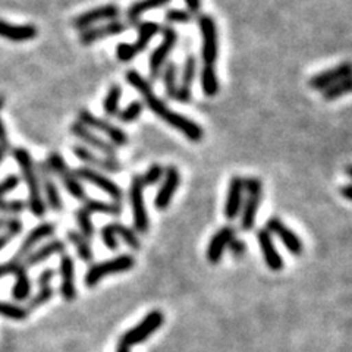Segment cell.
<instances>
[{"instance_id":"1","label":"cell","mask_w":352,"mask_h":352,"mask_svg":"<svg viewBox=\"0 0 352 352\" xmlns=\"http://www.w3.org/2000/svg\"><path fill=\"white\" fill-rule=\"evenodd\" d=\"M143 99H144V106H147V108L150 109V112H153L159 119H162L169 126H172L174 130L179 131L184 137H187L189 141L200 143L202 140V137H204L202 128L193 119L187 117L185 115L174 112L162 99L157 97L154 90L144 94Z\"/></svg>"},{"instance_id":"2","label":"cell","mask_w":352,"mask_h":352,"mask_svg":"<svg viewBox=\"0 0 352 352\" xmlns=\"http://www.w3.org/2000/svg\"><path fill=\"white\" fill-rule=\"evenodd\" d=\"M12 156L16 160V163L19 166L21 175H23L25 184L28 187V202L27 206L30 211L33 213L36 218H43L46 215V204L45 200H43L41 196V188H40V179L37 174V167L33 157H31L30 152L27 148L18 147L12 150Z\"/></svg>"},{"instance_id":"3","label":"cell","mask_w":352,"mask_h":352,"mask_svg":"<svg viewBox=\"0 0 352 352\" xmlns=\"http://www.w3.org/2000/svg\"><path fill=\"white\" fill-rule=\"evenodd\" d=\"M165 323V314L160 310H153L148 313L140 323L132 329L126 330L121 336L119 342L116 345V352H131L135 345L144 344L145 340L153 336L157 330Z\"/></svg>"},{"instance_id":"4","label":"cell","mask_w":352,"mask_h":352,"mask_svg":"<svg viewBox=\"0 0 352 352\" xmlns=\"http://www.w3.org/2000/svg\"><path fill=\"white\" fill-rule=\"evenodd\" d=\"M244 201L241 207V229L244 232H250L255 226L259 209L263 200V184L259 178L250 176L244 179Z\"/></svg>"},{"instance_id":"5","label":"cell","mask_w":352,"mask_h":352,"mask_svg":"<svg viewBox=\"0 0 352 352\" xmlns=\"http://www.w3.org/2000/svg\"><path fill=\"white\" fill-rule=\"evenodd\" d=\"M135 264H137V260L131 254H121L110 260L95 263L90 266V269L87 270V273H85L84 283L87 288H94L97 286L104 277L132 270Z\"/></svg>"},{"instance_id":"6","label":"cell","mask_w":352,"mask_h":352,"mask_svg":"<svg viewBox=\"0 0 352 352\" xmlns=\"http://www.w3.org/2000/svg\"><path fill=\"white\" fill-rule=\"evenodd\" d=\"M46 163L50 169V172L55 178H59L62 180L63 187L68 191L73 198L78 201H84L87 198V193H85V188L81 180L73 174V170L69 169L67 160L58 152H53L49 154Z\"/></svg>"},{"instance_id":"7","label":"cell","mask_w":352,"mask_h":352,"mask_svg":"<svg viewBox=\"0 0 352 352\" xmlns=\"http://www.w3.org/2000/svg\"><path fill=\"white\" fill-rule=\"evenodd\" d=\"M160 33H162V41L159 43V46L152 51L150 59H148V72H150V78L153 81L159 78L165 63L169 60L170 53L178 43V33L174 27L166 25L160 30Z\"/></svg>"},{"instance_id":"8","label":"cell","mask_w":352,"mask_h":352,"mask_svg":"<svg viewBox=\"0 0 352 352\" xmlns=\"http://www.w3.org/2000/svg\"><path fill=\"white\" fill-rule=\"evenodd\" d=\"M198 27L202 37L201 59L206 67H216L219 56V34L216 21L210 15H201L198 18Z\"/></svg>"},{"instance_id":"9","label":"cell","mask_w":352,"mask_h":352,"mask_svg":"<svg viewBox=\"0 0 352 352\" xmlns=\"http://www.w3.org/2000/svg\"><path fill=\"white\" fill-rule=\"evenodd\" d=\"M73 174L75 176L84 183H87L95 188H99L100 191L106 196H109L112 198V201L115 202H122L124 200V191L122 188L117 185L112 178H109L106 174L100 172V170H95L87 166H81L78 169L73 170Z\"/></svg>"},{"instance_id":"10","label":"cell","mask_w":352,"mask_h":352,"mask_svg":"<svg viewBox=\"0 0 352 352\" xmlns=\"http://www.w3.org/2000/svg\"><path fill=\"white\" fill-rule=\"evenodd\" d=\"M78 121L84 124L87 128H90L91 131H99L108 137V140L110 144L115 147H124L128 144V135L121 128H117L116 125L110 124L109 121L103 119V117L95 116L87 109H82L78 113Z\"/></svg>"},{"instance_id":"11","label":"cell","mask_w":352,"mask_h":352,"mask_svg":"<svg viewBox=\"0 0 352 352\" xmlns=\"http://www.w3.org/2000/svg\"><path fill=\"white\" fill-rule=\"evenodd\" d=\"M130 202L132 209L134 231L137 233H145L150 228V219H148L147 206L144 200V185L140 175H134L130 185Z\"/></svg>"},{"instance_id":"12","label":"cell","mask_w":352,"mask_h":352,"mask_svg":"<svg viewBox=\"0 0 352 352\" xmlns=\"http://www.w3.org/2000/svg\"><path fill=\"white\" fill-rule=\"evenodd\" d=\"M69 131L73 137L78 138L84 147L90 148V150H93V152L103 153V156H106V157L116 159V147L113 144H110L109 141L103 140L102 137H99L97 134L91 131L90 128H87L80 121L73 122L69 126Z\"/></svg>"},{"instance_id":"13","label":"cell","mask_w":352,"mask_h":352,"mask_svg":"<svg viewBox=\"0 0 352 352\" xmlns=\"http://www.w3.org/2000/svg\"><path fill=\"white\" fill-rule=\"evenodd\" d=\"M72 152L75 154V157L80 160L84 166L100 170L103 174H117L122 172V165L117 159H110L106 156H99L97 153H94L90 148L81 145H73Z\"/></svg>"},{"instance_id":"14","label":"cell","mask_w":352,"mask_h":352,"mask_svg":"<svg viewBox=\"0 0 352 352\" xmlns=\"http://www.w3.org/2000/svg\"><path fill=\"white\" fill-rule=\"evenodd\" d=\"M37 167V174L40 179L41 196H45V204L55 213H60L63 210V200L60 191L55 183V176L50 172V169L46 162H40Z\"/></svg>"},{"instance_id":"15","label":"cell","mask_w":352,"mask_h":352,"mask_svg":"<svg viewBox=\"0 0 352 352\" xmlns=\"http://www.w3.org/2000/svg\"><path fill=\"white\" fill-rule=\"evenodd\" d=\"M121 15V8L117 5L109 3V5H102L94 9L87 10V12H82L78 16L72 19L73 28L80 31H84L87 28L94 27L99 23H109V21L117 19Z\"/></svg>"},{"instance_id":"16","label":"cell","mask_w":352,"mask_h":352,"mask_svg":"<svg viewBox=\"0 0 352 352\" xmlns=\"http://www.w3.org/2000/svg\"><path fill=\"white\" fill-rule=\"evenodd\" d=\"M270 233L272 237L279 238L282 244L285 245V248L290 251L292 255H301L304 251V244L301 238L286 225V223L279 219V218H270L268 222H266V228Z\"/></svg>"},{"instance_id":"17","label":"cell","mask_w":352,"mask_h":352,"mask_svg":"<svg viewBox=\"0 0 352 352\" xmlns=\"http://www.w3.org/2000/svg\"><path fill=\"white\" fill-rule=\"evenodd\" d=\"M179 185H180L179 169L175 165L167 166L165 169L162 185H160L154 198V207L157 210H166L170 206V202H172Z\"/></svg>"},{"instance_id":"18","label":"cell","mask_w":352,"mask_h":352,"mask_svg":"<svg viewBox=\"0 0 352 352\" xmlns=\"http://www.w3.org/2000/svg\"><path fill=\"white\" fill-rule=\"evenodd\" d=\"M59 273H60V288L59 292L63 300L72 303L77 300V277H75V261L69 254H62L59 263Z\"/></svg>"},{"instance_id":"19","label":"cell","mask_w":352,"mask_h":352,"mask_svg":"<svg viewBox=\"0 0 352 352\" xmlns=\"http://www.w3.org/2000/svg\"><path fill=\"white\" fill-rule=\"evenodd\" d=\"M55 233H56V225L53 222H45V223H41V225L36 226L34 229H31L25 235L23 242H21V247L16 251L14 260L23 261L31 251L36 250V247H38V244L41 241L51 238Z\"/></svg>"},{"instance_id":"20","label":"cell","mask_w":352,"mask_h":352,"mask_svg":"<svg viewBox=\"0 0 352 352\" xmlns=\"http://www.w3.org/2000/svg\"><path fill=\"white\" fill-rule=\"evenodd\" d=\"M126 28H128V24L124 23V21L113 19V21H109V23H106V24L94 25L91 28L81 31L80 43L84 46H90V45H93V43L102 41L104 38L119 36V34L124 33V31H126Z\"/></svg>"},{"instance_id":"21","label":"cell","mask_w":352,"mask_h":352,"mask_svg":"<svg viewBox=\"0 0 352 352\" xmlns=\"http://www.w3.org/2000/svg\"><path fill=\"white\" fill-rule=\"evenodd\" d=\"M235 237H237V231H235L233 226L226 225L220 228L209 241L207 251H206L207 261L213 266L219 264L223 259V254L228 251L229 244Z\"/></svg>"},{"instance_id":"22","label":"cell","mask_w":352,"mask_h":352,"mask_svg":"<svg viewBox=\"0 0 352 352\" xmlns=\"http://www.w3.org/2000/svg\"><path fill=\"white\" fill-rule=\"evenodd\" d=\"M255 235H257V242L261 250L266 266H268L272 272H282L285 268V261L282 259L281 253L276 248L272 233L268 229L263 228V229H259Z\"/></svg>"},{"instance_id":"23","label":"cell","mask_w":352,"mask_h":352,"mask_svg":"<svg viewBox=\"0 0 352 352\" xmlns=\"http://www.w3.org/2000/svg\"><path fill=\"white\" fill-rule=\"evenodd\" d=\"M197 75V58L194 55H188L185 58L183 71L178 82L176 100L179 103H189L193 99V85Z\"/></svg>"},{"instance_id":"24","label":"cell","mask_w":352,"mask_h":352,"mask_svg":"<svg viewBox=\"0 0 352 352\" xmlns=\"http://www.w3.org/2000/svg\"><path fill=\"white\" fill-rule=\"evenodd\" d=\"M242 201H244V178H241L239 175H233L229 183L225 207H223V215H225L226 220L232 222L239 216Z\"/></svg>"},{"instance_id":"25","label":"cell","mask_w":352,"mask_h":352,"mask_svg":"<svg viewBox=\"0 0 352 352\" xmlns=\"http://www.w3.org/2000/svg\"><path fill=\"white\" fill-rule=\"evenodd\" d=\"M348 77H351V62L347 60V62L339 63V65L333 68L317 73V75H314L308 84H310V87L313 90L325 91L326 89L330 87V85H333Z\"/></svg>"},{"instance_id":"26","label":"cell","mask_w":352,"mask_h":352,"mask_svg":"<svg viewBox=\"0 0 352 352\" xmlns=\"http://www.w3.org/2000/svg\"><path fill=\"white\" fill-rule=\"evenodd\" d=\"M65 250H67V244L62 239H51L45 245H41V247H37L36 250L31 251L21 263H23L25 269L34 268V266L49 260L50 257H53V255L65 254Z\"/></svg>"},{"instance_id":"27","label":"cell","mask_w":352,"mask_h":352,"mask_svg":"<svg viewBox=\"0 0 352 352\" xmlns=\"http://www.w3.org/2000/svg\"><path fill=\"white\" fill-rule=\"evenodd\" d=\"M38 36V30L36 25H14L8 21L0 19V38H5L14 43L31 41Z\"/></svg>"},{"instance_id":"28","label":"cell","mask_w":352,"mask_h":352,"mask_svg":"<svg viewBox=\"0 0 352 352\" xmlns=\"http://www.w3.org/2000/svg\"><path fill=\"white\" fill-rule=\"evenodd\" d=\"M82 209L89 211L90 215H104L110 218H121L122 216V202H115V201H103L97 198H85L82 201Z\"/></svg>"},{"instance_id":"29","label":"cell","mask_w":352,"mask_h":352,"mask_svg":"<svg viewBox=\"0 0 352 352\" xmlns=\"http://www.w3.org/2000/svg\"><path fill=\"white\" fill-rule=\"evenodd\" d=\"M160 30H162V27L154 23V21H144V23H140L137 25L138 36L137 40L131 43L135 55H140L141 51H144L148 47L150 41L160 33Z\"/></svg>"},{"instance_id":"30","label":"cell","mask_w":352,"mask_h":352,"mask_svg":"<svg viewBox=\"0 0 352 352\" xmlns=\"http://www.w3.org/2000/svg\"><path fill=\"white\" fill-rule=\"evenodd\" d=\"M163 81V89L166 97L170 100H176V93H178V82H179V68L175 62L167 60L165 67L160 72Z\"/></svg>"},{"instance_id":"31","label":"cell","mask_w":352,"mask_h":352,"mask_svg":"<svg viewBox=\"0 0 352 352\" xmlns=\"http://www.w3.org/2000/svg\"><path fill=\"white\" fill-rule=\"evenodd\" d=\"M172 0H137L126 10V19L130 23H137L144 14H147L148 10L152 9H159L169 5Z\"/></svg>"},{"instance_id":"32","label":"cell","mask_w":352,"mask_h":352,"mask_svg":"<svg viewBox=\"0 0 352 352\" xmlns=\"http://www.w3.org/2000/svg\"><path fill=\"white\" fill-rule=\"evenodd\" d=\"M67 238L68 241L75 247V251L78 254V257L81 261L84 263H91L93 261V250H91V245L90 241L81 235L78 231H68L67 232Z\"/></svg>"},{"instance_id":"33","label":"cell","mask_w":352,"mask_h":352,"mask_svg":"<svg viewBox=\"0 0 352 352\" xmlns=\"http://www.w3.org/2000/svg\"><path fill=\"white\" fill-rule=\"evenodd\" d=\"M31 295V279L28 276L27 269H21L15 274V283L12 288V298L15 303H24L27 301Z\"/></svg>"},{"instance_id":"34","label":"cell","mask_w":352,"mask_h":352,"mask_svg":"<svg viewBox=\"0 0 352 352\" xmlns=\"http://www.w3.org/2000/svg\"><path fill=\"white\" fill-rule=\"evenodd\" d=\"M200 78H201V89L206 97H215L220 89L216 67H206V65L202 67Z\"/></svg>"},{"instance_id":"35","label":"cell","mask_w":352,"mask_h":352,"mask_svg":"<svg viewBox=\"0 0 352 352\" xmlns=\"http://www.w3.org/2000/svg\"><path fill=\"white\" fill-rule=\"evenodd\" d=\"M112 225L117 239H122L132 251H138L141 248L140 237H138V233L132 228L124 225L121 222H112Z\"/></svg>"},{"instance_id":"36","label":"cell","mask_w":352,"mask_h":352,"mask_svg":"<svg viewBox=\"0 0 352 352\" xmlns=\"http://www.w3.org/2000/svg\"><path fill=\"white\" fill-rule=\"evenodd\" d=\"M122 99V87L119 84L110 85L103 100V110L108 116H115L119 113V103Z\"/></svg>"},{"instance_id":"37","label":"cell","mask_w":352,"mask_h":352,"mask_svg":"<svg viewBox=\"0 0 352 352\" xmlns=\"http://www.w3.org/2000/svg\"><path fill=\"white\" fill-rule=\"evenodd\" d=\"M53 296H55V290H53L51 285L45 286V288H38L37 294H34L33 296H30L27 305H24V307L27 308L28 313H33V312L38 310L40 307L50 303L53 300Z\"/></svg>"},{"instance_id":"38","label":"cell","mask_w":352,"mask_h":352,"mask_svg":"<svg viewBox=\"0 0 352 352\" xmlns=\"http://www.w3.org/2000/svg\"><path fill=\"white\" fill-rule=\"evenodd\" d=\"M0 316L9 320H14V322H24V320L28 318L30 313L27 312L25 307L16 303L0 301Z\"/></svg>"},{"instance_id":"39","label":"cell","mask_w":352,"mask_h":352,"mask_svg":"<svg viewBox=\"0 0 352 352\" xmlns=\"http://www.w3.org/2000/svg\"><path fill=\"white\" fill-rule=\"evenodd\" d=\"M23 229H24L23 222L16 218H10L8 226L0 232V251H2L10 241H14L18 235L23 232Z\"/></svg>"},{"instance_id":"40","label":"cell","mask_w":352,"mask_h":352,"mask_svg":"<svg viewBox=\"0 0 352 352\" xmlns=\"http://www.w3.org/2000/svg\"><path fill=\"white\" fill-rule=\"evenodd\" d=\"M125 80L126 82L131 85V87L134 90H137L138 93H140L141 95L147 94L148 91L153 90V85L152 82L148 81L145 77H143L140 72H138L137 69H130L126 73H125Z\"/></svg>"},{"instance_id":"41","label":"cell","mask_w":352,"mask_h":352,"mask_svg":"<svg viewBox=\"0 0 352 352\" xmlns=\"http://www.w3.org/2000/svg\"><path fill=\"white\" fill-rule=\"evenodd\" d=\"M75 220L78 223V228H80V233L84 235L85 238L89 241L94 238L95 235V228H94V223L91 219V215L89 211H85L82 207L75 210Z\"/></svg>"},{"instance_id":"42","label":"cell","mask_w":352,"mask_h":352,"mask_svg":"<svg viewBox=\"0 0 352 352\" xmlns=\"http://www.w3.org/2000/svg\"><path fill=\"white\" fill-rule=\"evenodd\" d=\"M351 87H352V81H351V77H348V78H345L342 81H339V82H336L333 85H330L329 89H326L323 91V99L326 102H335V100H338L340 97H344V95L349 94Z\"/></svg>"},{"instance_id":"43","label":"cell","mask_w":352,"mask_h":352,"mask_svg":"<svg viewBox=\"0 0 352 352\" xmlns=\"http://www.w3.org/2000/svg\"><path fill=\"white\" fill-rule=\"evenodd\" d=\"M144 108H145L144 102L134 100L128 106H125V108L119 113H117V117H119V121L124 124H132L143 115Z\"/></svg>"},{"instance_id":"44","label":"cell","mask_w":352,"mask_h":352,"mask_svg":"<svg viewBox=\"0 0 352 352\" xmlns=\"http://www.w3.org/2000/svg\"><path fill=\"white\" fill-rule=\"evenodd\" d=\"M165 169L166 167L162 166L160 163H153L150 167L145 170L143 175H140L144 188L157 185L160 180L163 179V176H165Z\"/></svg>"},{"instance_id":"45","label":"cell","mask_w":352,"mask_h":352,"mask_svg":"<svg viewBox=\"0 0 352 352\" xmlns=\"http://www.w3.org/2000/svg\"><path fill=\"white\" fill-rule=\"evenodd\" d=\"M165 19L166 23L172 27L174 24H188L193 21V14L188 12L187 9H167L165 12Z\"/></svg>"},{"instance_id":"46","label":"cell","mask_w":352,"mask_h":352,"mask_svg":"<svg viewBox=\"0 0 352 352\" xmlns=\"http://www.w3.org/2000/svg\"><path fill=\"white\" fill-rule=\"evenodd\" d=\"M27 207V201L24 200L8 201L0 198V213H5V215H19V213H24Z\"/></svg>"},{"instance_id":"47","label":"cell","mask_w":352,"mask_h":352,"mask_svg":"<svg viewBox=\"0 0 352 352\" xmlns=\"http://www.w3.org/2000/svg\"><path fill=\"white\" fill-rule=\"evenodd\" d=\"M100 237H102L103 244L106 245V248L110 250V251H116L117 250V238H116V235H115L112 223H108V225L102 228Z\"/></svg>"},{"instance_id":"48","label":"cell","mask_w":352,"mask_h":352,"mask_svg":"<svg viewBox=\"0 0 352 352\" xmlns=\"http://www.w3.org/2000/svg\"><path fill=\"white\" fill-rule=\"evenodd\" d=\"M228 251L232 254V257H235L237 260H239V259H242V257H244L245 254H247V251H248V245H247V242H245L244 239L235 237V238L231 241V244H229Z\"/></svg>"},{"instance_id":"49","label":"cell","mask_w":352,"mask_h":352,"mask_svg":"<svg viewBox=\"0 0 352 352\" xmlns=\"http://www.w3.org/2000/svg\"><path fill=\"white\" fill-rule=\"evenodd\" d=\"M19 183H21V179L18 175H14V174L8 175L2 180V183H0V198H3V196H6L9 193H12L15 188H18Z\"/></svg>"},{"instance_id":"50","label":"cell","mask_w":352,"mask_h":352,"mask_svg":"<svg viewBox=\"0 0 352 352\" xmlns=\"http://www.w3.org/2000/svg\"><path fill=\"white\" fill-rule=\"evenodd\" d=\"M137 55L132 50L131 43H119L116 47V58L121 62H131Z\"/></svg>"},{"instance_id":"51","label":"cell","mask_w":352,"mask_h":352,"mask_svg":"<svg viewBox=\"0 0 352 352\" xmlns=\"http://www.w3.org/2000/svg\"><path fill=\"white\" fill-rule=\"evenodd\" d=\"M21 269H24V266L21 261H16V260H10L8 263H3L0 264V277H5V276H9V274H16Z\"/></svg>"},{"instance_id":"52","label":"cell","mask_w":352,"mask_h":352,"mask_svg":"<svg viewBox=\"0 0 352 352\" xmlns=\"http://www.w3.org/2000/svg\"><path fill=\"white\" fill-rule=\"evenodd\" d=\"M3 104H5V97H0V110H2ZM0 150H2L3 153H6L9 150V138H8V132H6V128H5L2 117H0Z\"/></svg>"},{"instance_id":"53","label":"cell","mask_w":352,"mask_h":352,"mask_svg":"<svg viewBox=\"0 0 352 352\" xmlns=\"http://www.w3.org/2000/svg\"><path fill=\"white\" fill-rule=\"evenodd\" d=\"M56 272L53 269H45L43 270L38 277H37V286L38 288H45V286H50L53 277H55Z\"/></svg>"},{"instance_id":"54","label":"cell","mask_w":352,"mask_h":352,"mask_svg":"<svg viewBox=\"0 0 352 352\" xmlns=\"http://www.w3.org/2000/svg\"><path fill=\"white\" fill-rule=\"evenodd\" d=\"M184 2H185V6H187L188 12H191L193 15L200 14V10H201V0H184Z\"/></svg>"},{"instance_id":"55","label":"cell","mask_w":352,"mask_h":352,"mask_svg":"<svg viewBox=\"0 0 352 352\" xmlns=\"http://www.w3.org/2000/svg\"><path fill=\"white\" fill-rule=\"evenodd\" d=\"M339 193H340V196H342L347 201H351V200H352V187H351L349 183L345 184L344 187H340Z\"/></svg>"},{"instance_id":"56","label":"cell","mask_w":352,"mask_h":352,"mask_svg":"<svg viewBox=\"0 0 352 352\" xmlns=\"http://www.w3.org/2000/svg\"><path fill=\"white\" fill-rule=\"evenodd\" d=\"M9 219H10V218H0V232H2V231L8 226Z\"/></svg>"},{"instance_id":"57","label":"cell","mask_w":352,"mask_h":352,"mask_svg":"<svg viewBox=\"0 0 352 352\" xmlns=\"http://www.w3.org/2000/svg\"><path fill=\"white\" fill-rule=\"evenodd\" d=\"M347 176L351 179L352 178V165L347 166Z\"/></svg>"},{"instance_id":"58","label":"cell","mask_w":352,"mask_h":352,"mask_svg":"<svg viewBox=\"0 0 352 352\" xmlns=\"http://www.w3.org/2000/svg\"><path fill=\"white\" fill-rule=\"evenodd\" d=\"M3 157H5V153H3L2 150H0V162H2V160H3Z\"/></svg>"}]
</instances>
